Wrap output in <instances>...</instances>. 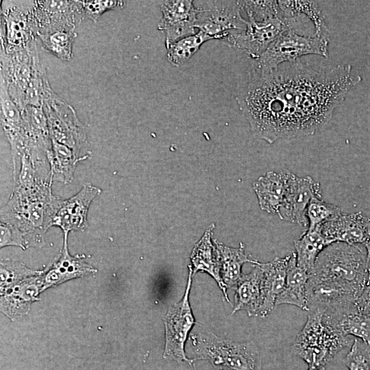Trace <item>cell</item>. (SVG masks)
<instances>
[{"label": "cell", "instance_id": "603a6c76", "mask_svg": "<svg viewBox=\"0 0 370 370\" xmlns=\"http://www.w3.org/2000/svg\"><path fill=\"white\" fill-rule=\"evenodd\" d=\"M67 238L68 234H64L62 249L49 269L45 272L43 271L42 291L67 280L82 278L97 271L79 256H73L69 254Z\"/></svg>", "mask_w": 370, "mask_h": 370}, {"label": "cell", "instance_id": "d4e9b609", "mask_svg": "<svg viewBox=\"0 0 370 370\" xmlns=\"http://www.w3.org/2000/svg\"><path fill=\"white\" fill-rule=\"evenodd\" d=\"M289 258L290 255L275 257L271 262H259L262 271L263 301L258 316L264 317L275 308L277 298L285 285Z\"/></svg>", "mask_w": 370, "mask_h": 370}, {"label": "cell", "instance_id": "52a82bcc", "mask_svg": "<svg viewBox=\"0 0 370 370\" xmlns=\"http://www.w3.org/2000/svg\"><path fill=\"white\" fill-rule=\"evenodd\" d=\"M198 10L196 29L211 40H222L234 47L237 36L243 33L247 21L241 14L242 1H196Z\"/></svg>", "mask_w": 370, "mask_h": 370}, {"label": "cell", "instance_id": "484cf974", "mask_svg": "<svg viewBox=\"0 0 370 370\" xmlns=\"http://www.w3.org/2000/svg\"><path fill=\"white\" fill-rule=\"evenodd\" d=\"M42 273L29 277L1 293L2 311L10 317L28 311L31 302L42 292Z\"/></svg>", "mask_w": 370, "mask_h": 370}, {"label": "cell", "instance_id": "1f68e13d", "mask_svg": "<svg viewBox=\"0 0 370 370\" xmlns=\"http://www.w3.org/2000/svg\"><path fill=\"white\" fill-rule=\"evenodd\" d=\"M32 56V75L25 95V108L27 106L42 107L45 97L52 90L47 80L45 67L40 60L37 44L33 47Z\"/></svg>", "mask_w": 370, "mask_h": 370}, {"label": "cell", "instance_id": "cb8c5ba5", "mask_svg": "<svg viewBox=\"0 0 370 370\" xmlns=\"http://www.w3.org/2000/svg\"><path fill=\"white\" fill-rule=\"evenodd\" d=\"M323 319L344 336H354L370 345V316L360 312L356 304L324 312Z\"/></svg>", "mask_w": 370, "mask_h": 370}, {"label": "cell", "instance_id": "f1b7e54d", "mask_svg": "<svg viewBox=\"0 0 370 370\" xmlns=\"http://www.w3.org/2000/svg\"><path fill=\"white\" fill-rule=\"evenodd\" d=\"M214 243L220 254L222 280L227 288L234 289L243 276V265L247 262L256 264L258 261L247 256L242 243L237 248L225 246L217 240H214Z\"/></svg>", "mask_w": 370, "mask_h": 370}, {"label": "cell", "instance_id": "ac0fdd59", "mask_svg": "<svg viewBox=\"0 0 370 370\" xmlns=\"http://www.w3.org/2000/svg\"><path fill=\"white\" fill-rule=\"evenodd\" d=\"M280 15L287 29L296 30L310 23L314 27L316 36L328 38L329 30L325 17L316 1H278Z\"/></svg>", "mask_w": 370, "mask_h": 370}, {"label": "cell", "instance_id": "5bb4252c", "mask_svg": "<svg viewBox=\"0 0 370 370\" xmlns=\"http://www.w3.org/2000/svg\"><path fill=\"white\" fill-rule=\"evenodd\" d=\"M162 18L158 29L165 34V46L195 34L198 10L193 1L173 0L160 3Z\"/></svg>", "mask_w": 370, "mask_h": 370}, {"label": "cell", "instance_id": "8fae6325", "mask_svg": "<svg viewBox=\"0 0 370 370\" xmlns=\"http://www.w3.org/2000/svg\"><path fill=\"white\" fill-rule=\"evenodd\" d=\"M188 269V282L182 299L180 302L170 306L163 318L165 328L163 358L178 362H186L193 365L194 360L186 357L184 349L189 332L195 323L188 299L193 270L190 266Z\"/></svg>", "mask_w": 370, "mask_h": 370}, {"label": "cell", "instance_id": "44dd1931", "mask_svg": "<svg viewBox=\"0 0 370 370\" xmlns=\"http://www.w3.org/2000/svg\"><path fill=\"white\" fill-rule=\"evenodd\" d=\"M293 173L284 169L269 171L253 183L252 187L262 210L278 214Z\"/></svg>", "mask_w": 370, "mask_h": 370}, {"label": "cell", "instance_id": "4fadbf2b", "mask_svg": "<svg viewBox=\"0 0 370 370\" xmlns=\"http://www.w3.org/2000/svg\"><path fill=\"white\" fill-rule=\"evenodd\" d=\"M101 193V189L86 183L72 197L64 199L58 196L54 201V211L50 226L61 228L64 234L84 230L87 227V214L92 200Z\"/></svg>", "mask_w": 370, "mask_h": 370}, {"label": "cell", "instance_id": "d6986e66", "mask_svg": "<svg viewBox=\"0 0 370 370\" xmlns=\"http://www.w3.org/2000/svg\"><path fill=\"white\" fill-rule=\"evenodd\" d=\"M370 218L361 212L340 214L321 227L325 238L331 244L342 242L351 245H363L368 233Z\"/></svg>", "mask_w": 370, "mask_h": 370}, {"label": "cell", "instance_id": "836d02e7", "mask_svg": "<svg viewBox=\"0 0 370 370\" xmlns=\"http://www.w3.org/2000/svg\"><path fill=\"white\" fill-rule=\"evenodd\" d=\"M211 40L204 33L184 37L166 47V59L174 66H180L188 62L206 41Z\"/></svg>", "mask_w": 370, "mask_h": 370}, {"label": "cell", "instance_id": "8d00e7d4", "mask_svg": "<svg viewBox=\"0 0 370 370\" xmlns=\"http://www.w3.org/2000/svg\"><path fill=\"white\" fill-rule=\"evenodd\" d=\"M344 362L349 370H370V345L356 338Z\"/></svg>", "mask_w": 370, "mask_h": 370}, {"label": "cell", "instance_id": "9c48e42d", "mask_svg": "<svg viewBox=\"0 0 370 370\" xmlns=\"http://www.w3.org/2000/svg\"><path fill=\"white\" fill-rule=\"evenodd\" d=\"M35 1H3L1 16V49L12 53L27 49L36 41L38 28Z\"/></svg>", "mask_w": 370, "mask_h": 370}, {"label": "cell", "instance_id": "8992f818", "mask_svg": "<svg viewBox=\"0 0 370 370\" xmlns=\"http://www.w3.org/2000/svg\"><path fill=\"white\" fill-rule=\"evenodd\" d=\"M191 339L196 355L194 361L205 360L231 370H261L260 352L251 342H235L208 332L192 335Z\"/></svg>", "mask_w": 370, "mask_h": 370}, {"label": "cell", "instance_id": "7bdbcfd3", "mask_svg": "<svg viewBox=\"0 0 370 370\" xmlns=\"http://www.w3.org/2000/svg\"><path fill=\"white\" fill-rule=\"evenodd\" d=\"M369 278H370V273H369Z\"/></svg>", "mask_w": 370, "mask_h": 370}, {"label": "cell", "instance_id": "ab89813d", "mask_svg": "<svg viewBox=\"0 0 370 370\" xmlns=\"http://www.w3.org/2000/svg\"><path fill=\"white\" fill-rule=\"evenodd\" d=\"M356 306L360 312L370 316V278L358 296Z\"/></svg>", "mask_w": 370, "mask_h": 370}, {"label": "cell", "instance_id": "74e56055", "mask_svg": "<svg viewBox=\"0 0 370 370\" xmlns=\"http://www.w3.org/2000/svg\"><path fill=\"white\" fill-rule=\"evenodd\" d=\"M85 18L97 22L103 13L108 10L123 8L125 1H81Z\"/></svg>", "mask_w": 370, "mask_h": 370}, {"label": "cell", "instance_id": "30bf717a", "mask_svg": "<svg viewBox=\"0 0 370 370\" xmlns=\"http://www.w3.org/2000/svg\"><path fill=\"white\" fill-rule=\"evenodd\" d=\"M42 108L51 140L71 148L79 157L87 158L81 156L82 149L87 146L86 131L73 107L51 90L45 97Z\"/></svg>", "mask_w": 370, "mask_h": 370}, {"label": "cell", "instance_id": "7a4b0ae2", "mask_svg": "<svg viewBox=\"0 0 370 370\" xmlns=\"http://www.w3.org/2000/svg\"><path fill=\"white\" fill-rule=\"evenodd\" d=\"M51 184L47 182L25 191L12 190L1 207V222L17 228L24 236L27 248L42 245L44 235L51 227L56 199Z\"/></svg>", "mask_w": 370, "mask_h": 370}, {"label": "cell", "instance_id": "d6a6232c", "mask_svg": "<svg viewBox=\"0 0 370 370\" xmlns=\"http://www.w3.org/2000/svg\"><path fill=\"white\" fill-rule=\"evenodd\" d=\"M76 36L75 29L64 28L48 29L37 33L43 49L64 61L73 57L72 47Z\"/></svg>", "mask_w": 370, "mask_h": 370}, {"label": "cell", "instance_id": "4dcf8cb0", "mask_svg": "<svg viewBox=\"0 0 370 370\" xmlns=\"http://www.w3.org/2000/svg\"><path fill=\"white\" fill-rule=\"evenodd\" d=\"M47 158L53 180L65 184L72 181L78 163L86 159L79 157L71 148L55 140H51V151Z\"/></svg>", "mask_w": 370, "mask_h": 370}, {"label": "cell", "instance_id": "f546056e", "mask_svg": "<svg viewBox=\"0 0 370 370\" xmlns=\"http://www.w3.org/2000/svg\"><path fill=\"white\" fill-rule=\"evenodd\" d=\"M321 227L307 228L299 239L294 241L297 264L309 275L319 254L330 245L322 234Z\"/></svg>", "mask_w": 370, "mask_h": 370}, {"label": "cell", "instance_id": "e575fe53", "mask_svg": "<svg viewBox=\"0 0 370 370\" xmlns=\"http://www.w3.org/2000/svg\"><path fill=\"white\" fill-rule=\"evenodd\" d=\"M342 213L340 207L327 203L321 197H313L306 209L308 228L314 229L321 227L325 222Z\"/></svg>", "mask_w": 370, "mask_h": 370}, {"label": "cell", "instance_id": "277c9868", "mask_svg": "<svg viewBox=\"0 0 370 370\" xmlns=\"http://www.w3.org/2000/svg\"><path fill=\"white\" fill-rule=\"evenodd\" d=\"M324 312L310 311L303 329L296 336L293 354L308 366L325 367L343 348L348 347V336L332 328L323 319Z\"/></svg>", "mask_w": 370, "mask_h": 370}, {"label": "cell", "instance_id": "7c38bea8", "mask_svg": "<svg viewBox=\"0 0 370 370\" xmlns=\"http://www.w3.org/2000/svg\"><path fill=\"white\" fill-rule=\"evenodd\" d=\"M33 42L27 49L12 53L1 49V81H3L8 93L21 111L25 108L24 98L30 82L33 69Z\"/></svg>", "mask_w": 370, "mask_h": 370}, {"label": "cell", "instance_id": "5b68a950", "mask_svg": "<svg viewBox=\"0 0 370 370\" xmlns=\"http://www.w3.org/2000/svg\"><path fill=\"white\" fill-rule=\"evenodd\" d=\"M248 20L234 47L244 50L257 60L286 27L282 21L278 1H242Z\"/></svg>", "mask_w": 370, "mask_h": 370}, {"label": "cell", "instance_id": "60d3db41", "mask_svg": "<svg viewBox=\"0 0 370 370\" xmlns=\"http://www.w3.org/2000/svg\"><path fill=\"white\" fill-rule=\"evenodd\" d=\"M365 246L366 251H367V269L369 272L370 273V222L368 229V233L367 238L363 244Z\"/></svg>", "mask_w": 370, "mask_h": 370}, {"label": "cell", "instance_id": "6da1fadb", "mask_svg": "<svg viewBox=\"0 0 370 370\" xmlns=\"http://www.w3.org/2000/svg\"><path fill=\"white\" fill-rule=\"evenodd\" d=\"M360 81L348 64L328 71L299 60L270 70L252 66L236 101L254 135L273 143L314 134Z\"/></svg>", "mask_w": 370, "mask_h": 370}, {"label": "cell", "instance_id": "83f0119b", "mask_svg": "<svg viewBox=\"0 0 370 370\" xmlns=\"http://www.w3.org/2000/svg\"><path fill=\"white\" fill-rule=\"evenodd\" d=\"M310 275L297 264L295 252L290 255L284 289L278 297L275 306L280 304L295 306L308 312L307 284Z\"/></svg>", "mask_w": 370, "mask_h": 370}, {"label": "cell", "instance_id": "b9f144b4", "mask_svg": "<svg viewBox=\"0 0 370 370\" xmlns=\"http://www.w3.org/2000/svg\"><path fill=\"white\" fill-rule=\"evenodd\" d=\"M308 370H325L324 367L309 366Z\"/></svg>", "mask_w": 370, "mask_h": 370}, {"label": "cell", "instance_id": "ffe728a7", "mask_svg": "<svg viewBox=\"0 0 370 370\" xmlns=\"http://www.w3.org/2000/svg\"><path fill=\"white\" fill-rule=\"evenodd\" d=\"M1 124L11 147L12 161L18 160L26 145L25 123L22 112L1 81Z\"/></svg>", "mask_w": 370, "mask_h": 370}, {"label": "cell", "instance_id": "ee69618b", "mask_svg": "<svg viewBox=\"0 0 370 370\" xmlns=\"http://www.w3.org/2000/svg\"><path fill=\"white\" fill-rule=\"evenodd\" d=\"M220 370H222V369H220Z\"/></svg>", "mask_w": 370, "mask_h": 370}, {"label": "cell", "instance_id": "2e32d148", "mask_svg": "<svg viewBox=\"0 0 370 370\" xmlns=\"http://www.w3.org/2000/svg\"><path fill=\"white\" fill-rule=\"evenodd\" d=\"M38 32L48 29H75L84 17L81 1H35Z\"/></svg>", "mask_w": 370, "mask_h": 370}, {"label": "cell", "instance_id": "4316f807", "mask_svg": "<svg viewBox=\"0 0 370 370\" xmlns=\"http://www.w3.org/2000/svg\"><path fill=\"white\" fill-rule=\"evenodd\" d=\"M258 262L248 274L243 275L234 287L235 306L232 314L245 310L249 316H258L263 301L262 271Z\"/></svg>", "mask_w": 370, "mask_h": 370}, {"label": "cell", "instance_id": "3957f363", "mask_svg": "<svg viewBox=\"0 0 370 370\" xmlns=\"http://www.w3.org/2000/svg\"><path fill=\"white\" fill-rule=\"evenodd\" d=\"M369 275L363 245L335 242L319 254L309 278L340 283L360 295Z\"/></svg>", "mask_w": 370, "mask_h": 370}, {"label": "cell", "instance_id": "d590c367", "mask_svg": "<svg viewBox=\"0 0 370 370\" xmlns=\"http://www.w3.org/2000/svg\"><path fill=\"white\" fill-rule=\"evenodd\" d=\"M42 271L27 268L24 264L10 260L1 261V294L21 281Z\"/></svg>", "mask_w": 370, "mask_h": 370}, {"label": "cell", "instance_id": "e0dca14e", "mask_svg": "<svg viewBox=\"0 0 370 370\" xmlns=\"http://www.w3.org/2000/svg\"><path fill=\"white\" fill-rule=\"evenodd\" d=\"M306 296L308 312H328L356 304L359 294L338 282L309 278Z\"/></svg>", "mask_w": 370, "mask_h": 370}, {"label": "cell", "instance_id": "9a60e30c", "mask_svg": "<svg viewBox=\"0 0 370 370\" xmlns=\"http://www.w3.org/2000/svg\"><path fill=\"white\" fill-rule=\"evenodd\" d=\"M321 198V189L319 182L310 176L298 177L293 173L278 216L282 220L308 226L306 216L307 207L314 197Z\"/></svg>", "mask_w": 370, "mask_h": 370}, {"label": "cell", "instance_id": "ba28073f", "mask_svg": "<svg viewBox=\"0 0 370 370\" xmlns=\"http://www.w3.org/2000/svg\"><path fill=\"white\" fill-rule=\"evenodd\" d=\"M328 38L306 36L286 29L270 44L252 66L270 70L308 54L328 58Z\"/></svg>", "mask_w": 370, "mask_h": 370}, {"label": "cell", "instance_id": "7402d4cb", "mask_svg": "<svg viewBox=\"0 0 370 370\" xmlns=\"http://www.w3.org/2000/svg\"><path fill=\"white\" fill-rule=\"evenodd\" d=\"M214 224L208 226L199 241L195 245L190 258L193 275L197 271H203L211 275L217 282L224 294L226 301L230 304L227 294V287L221 278L220 254L215 244L212 243Z\"/></svg>", "mask_w": 370, "mask_h": 370}, {"label": "cell", "instance_id": "f35d334b", "mask_svg": "<svg viewBox=\"0 0 370 370\" xmlns=\"http://www.w3.org/2000/svg\"><path fill=\"white\" fill-rule=\"evenodd\" d=\"M0 245L1 247L14 245L27 249L23 234L15 227L3 222L0 223Z\"/></svg>", "mask_w": 370, "mask_h": 370}]
</instances>
